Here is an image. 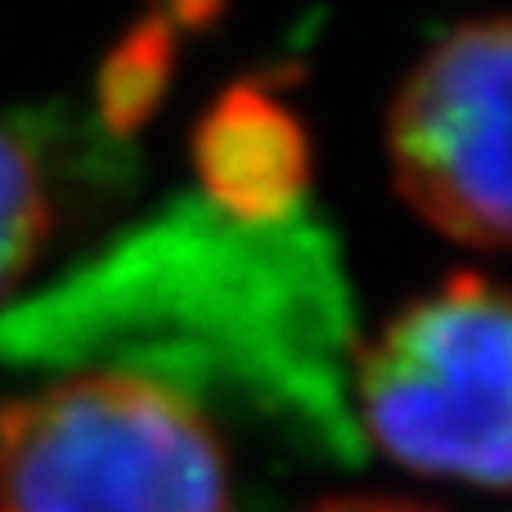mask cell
<instances>
[{"label": "cell", "mask_w": 512, "mask_h": 512, "mask_svg": "<svg viewBox=\"0 0 512 512\" xmlns=\"http://www.w3.org/2000/svg\"><path fill=\"white\" fill-rule=\"evenodd\" d=\"M0 512H230V468L167 382L77 373L0 405Z\"/></svg>", "instance_id": "cell-1"}, {"label": "cell", "mask_w": 512, "mask_h": 512, "mask_svg": "<svg viewBox=\"0 0 512 512\" xmlns=\"http://www.w3.org/2000/svg\"><path fill=\"white\" fill-rule=\"evenodd\" d=\"M508 23H463L409 72L391 108V167L405 203L441 234L508 243Z\"/></svg>", "instance_id": "cell-3"}, {"label": "cell", "mask_w": 512, "mask_h": 512, "mask_svg": "<svg viewBox=\"0 0 512 512\" xmlns=\"http://www.w3.org/2000/svg\"><path fill=\"white\" fill-rule=\"evenodd\" d=\"M50 230V198L36 158L0 126V297L32 270Z\"/></svg>", "instance_id": "cell-5"}, {"label": "cell", "mask_w": 512, "mask_h": 512, "mask_svg": "<svg viewBox=\"0 0 512 512\" xmlns=\"http://www.w3.org/2000/svg\"><path fill=\"white\" fill-rule=\"evenodd\" d=\"M297 140L265 104L230 108L207 131V176L225 203H243L252 216L292 198L297 180Z\"/></svg>", "instance_id": "cell-4"}, {"label": "cell", "mask_w": 512, "mask_h": 512, "mask_svg": "<svg viewBox=\"0 0 512 512\" xmlns=\"http://www.w3.org/2000/svg\"><path fill=\"white\" fill-rule=\"evenodd\" d=\"M310 512H441L414 504V499H382V495H351V499H328V504L310 508Z\"/></svg>", "instance_id": "cell-6"}, {"label": "cell", "mask_w": 512, "mask_h": 512, "mask_svg": "<svg viewBox=\"0 0 512 512\" xmlns=\"http://www.w3.org/2000/svg\"><path fill=\"white\" fill-rule=\"evenodd\" d=\"M508 301L486 274H454L409 306L360 364L369 436L414 472L508 486Z\"/></svg>", "instance_id": "cell-2"}]
</instances>
